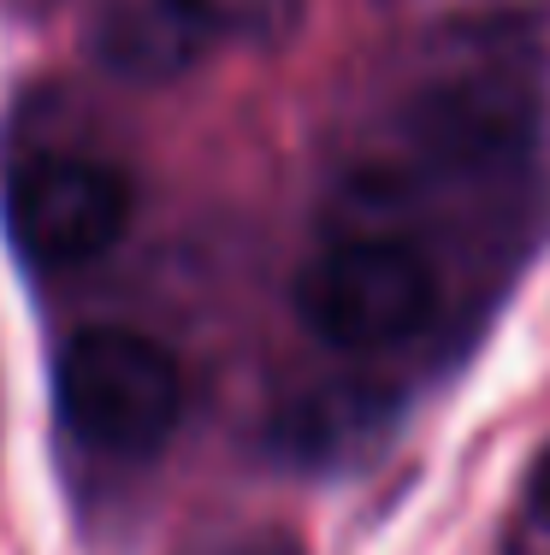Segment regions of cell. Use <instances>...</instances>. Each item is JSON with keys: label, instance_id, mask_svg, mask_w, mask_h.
Masks as SVG:
<instances>
[{"label": "cell", "instance_id": "277c9868", "mask_svg": "<svg viewBox=\"0 0 550 555\" xmlns=\"http://www.w3.org/2000/svg\"><path fill=\"white\" fill-rule=\"evenodd\" d=\"M533 137V95L509 72H462L409 107V142L438 166H497Z\"/></svg>", "mask_w": 550, "mask_h": 555}, {"label": "cell", "instance_id": "7a4b0ae2", "mask_svg": "<svg viewBox=\"0 0 550 555\" xmlns=\"http://www.w3.org/2000/svg\"><path fill=\"white\" fill-rule=\"evenodd\" d=\"M438 308V278L409 243L391 236H356L325 248L296 278V313L320 343L349 354L397 349Z\"/></svg>", "mask_w": 550, "mask_h": 555}, {"label": "cell", "instance_id": "3957f363", "mask_svg": "<svg viewBox=\"0 0 550 555\" xmlns=\"http://www.w3.org/2000/svg\"><path fill=\"white\" fill-rule=\"evenodd\" d=\"M130 224L125 171L84 160V154H48L12 171L7 183V231L18 255L42 272L89 267L101 260Z\"/></svg>", "mask_w": 550, "mask_h": 555}, {"label": "cell", "instance_id": "ba28073f", "mask_svg": "<svg viewBox=\"0 0 550 555\" xmlns=\"http://www.w3.org/2000/svg\"><path fill=\"white\" fill-rule=\"evenodd\" d=\"M533 502H539V514H545V520H550V449H545L539 473H533Z\"/></svg>", "mask_w": 550, "mask_h": 555}, {"label": "cell", "instance_id": "52a82bcc", "mask_svg": "<svg viewBox=\"0 0 550 555\" xmlns=\"http://www.w3.org/2000/svg\"><path fill=\"white\" fill-rule=\"evenodd\" d=\"M195 555H303V544L291 532H279V526H248V532H231Z\"/></svg>", "mask_w": 550, "mask_h": 555}, {"label": "cell", "instance_id": "8992f818", "mask_svg": "<svg viewBox=\"0 0 550 555\" xmlns=\"http://www.w3.org/2000/svg\"><path fill=\"white\" fill-rule=\"evenodd\" d=\"M202 42L272 48L303 24V0H166Z\"/></svg>", "mask_w": 550, "mask_h": 555}, {"label": "cell", "instance_id": "5b68a950", "mask_svg": "<svg viewBox=\"0 0 550 555\" xmlns=\"http://www.w3.org/2000/svg\"><path fill=\"white\" fill-rule=\"evenodd\" d=\"M89 48H95V60L107 72L130 77V83H161V77H178L190 65L202 36L166 0H119V7H107L95 18Z\"/></svg>", "mask_w": 550, "mask_h": 555}, {"label": "cell", "instance_id": "6da1fadb", "mask_svg": "<svg viewBox=\"0 0 550 555\" xmlns=\"http://www.w3.org/2000/svg\"><path fill=\"white\" fill-rule=\"evenodd\" d=\"M54 385L65 426L101 455H154L183 414L178 361L154 337L119 332V325L65 343Z\"/></svg>", "mask_w": 550, "mask_h": 555}]
</instances>
